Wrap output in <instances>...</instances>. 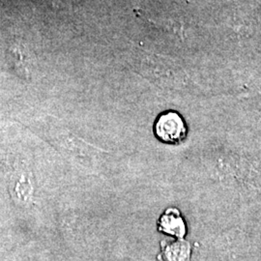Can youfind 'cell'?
<instances>
[{
	"label": "cell",
	"instance_id": "3957f363",
	"mask_svg": "<svg viewBox=\"0 0 261 261\" xmlns=\"http://www.w3.org/2000/svg\"><path fill=\"white\" fill-rule=\"evenodd\" d=\"M167 261H188L190 257V246L182 240L168 246L164 252Z\"/></svg>",
	"mask_w": 261,
	"mask_h": 261
},
{
	"label": "cell",
	"instance_id": "7a4b0ae2",
	"mask_svg": "<svg viewBox=\"0 0 261 261\" xmlns=\"http://www.w3.org/2000/svg\"><path fill=\"white\" fill-rule=\"evenodd\" d=\"M159 230L165 233L183 238L186 234V225L180 212L175 208H168L159 220Z\"/></svg>",
	"mask_w": 261,
	"mask_h": 261
},
{
	"label": "cell",
	"instance_id": "6da1fadb",
	"mask_svg": "<svg viewBox=\"0 0 261 261\" xmlns=\"http://www.w3.org/2000/svg\"><path fill=\"white\" fill-rule=\"evenodd\" d=\"M186 133V125L176 112H166L155 123V134L164 142H179L185 139Z\"/></svg>",
	"mask_w": 261,
	"mask_h": 261
}]
</instances>
